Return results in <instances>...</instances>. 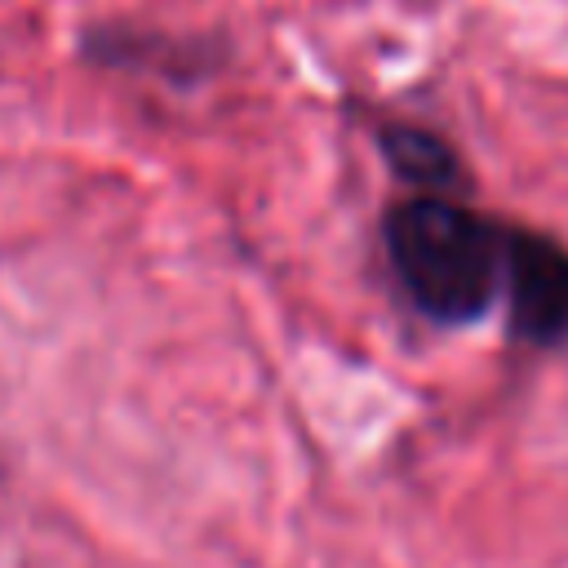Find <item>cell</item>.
I'll return each mask as SVG.
<instances>
[{
  "instance_id": "cell-1",
  "label": "cell",
  "mask_w": 568,
  "mask_h": 568,
  "mask_svg": "<svg viewBox=\"0 0 568 568\" xmlns=\"http://www.w3.org/2000/svg\"><path fill=\"white\" fill-rule=\"evenodd\" d=\"M510 235L444 195L404 200L386 217L390 266L413 306L439 324H470L497 302L510 271Z\"/></svg>"
},
{
  "instance_id": "cell-2",
  "label": "cell",
  "mask_w": 568,
  "mask_h": 568,
  "mask_svg": "<svg viewBox=\"0 0 568 568\" xmlns=\"http://www.w3.org/2000/svg\"><path fill=\"white\" fill-rule=\"evenodd\" d=\"M510 328L537 346L568 342V248L555 240L515 231L510 235Z\"/></svg>"
},
{
  "instance_id": "cell-3",
  "label": "cell",
  "mask_w": 568,
  "mask_h": 568,
  "mask_svg": "<svg viewBox=\"0 0 568 568\" xmlns=\"http://www.w3.org/2000/svg\"><path fill=\"white\" fill-rule=\"evenodd\" d=\"M382 146H386V160L395 164V173L408 178V182H417V186L444 191V186H457V178H462L457 155L435 133H422V129H386Z\"/></svg>"
}]
</instances>
